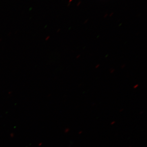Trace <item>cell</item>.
<instances>
[{
    "instance_id": "cell-1",
    "label": "cell",
    "mask_w": 147,
    "mask_h": 147,
    "mask_svg": "<svg viewBox=\"0 0 147 147\" xmlns=\"http://www.w3.org/2000/svg\"><path fill=\"white\" fill-rule=\"evenodd\" d=\"M115 70L114 69H111L110 70V73H113V72L115 71Z\"/></svg>"
},
{
    "instance_id": "cell-2",
    "label": "cell",
    "mask_w": 147,
    "mask_h": 147,
    "mask_svg": "<svg viewBox=\"0 0 147 147\" xmlns=\"http://www.w3.org/2000/svg\"><path fill=\"white\" fill-rule=\"evenodd\" d=\"M138 86H139V84H136V85L133 87V88H137Z\"/></svg>"
},
{
    "instance_id": "cell-3",
    "label": "cell",
    "mask_w": 147,
    "mask_h": 147,
    "mask_svg": "<svg viewBox=\"0 0 147 147\" xmlns=\"http://www.w3.org/2000/svg\"><path fill=\"white\" fill-rule=\"evenodd\" d=\"M99 66H100V64H97V65H96L95 68H98L99 67Z\"/></svg>"
},
{
    "instance_id": "cell-4",
    "label": "cell",
    "mask_w": 147,
    "mask_h": 147,
    "mask_svg": "<svg viewBox=\"0 0 147 147\" xmlns=\"http://www.w3.org/2000/svg\"><path fill=\"white\" fill-rule=\"evenodd\" d=\"M125 64H123V65H122V66L121 67L122 68H123L124 67H125Z\"/></svg>"
},
{
    "instance_id": "cell-5",
    "label": "cell",
    "mask_w": 147,
    "mask_h": 147,
    "mask_svg": "<svg viewBox=\"0 0 147 147\" xmlns=\"http://www.w3.org/2000/svg\"><path fill=\"white\" fill-rule=\"evenodd\" d=\"M80 57V55H78V56H77V57H76V59H79V57Z\"/></svg>"
}]
</instances>
